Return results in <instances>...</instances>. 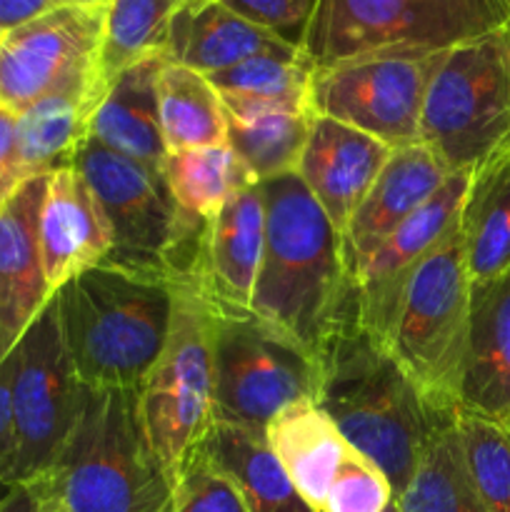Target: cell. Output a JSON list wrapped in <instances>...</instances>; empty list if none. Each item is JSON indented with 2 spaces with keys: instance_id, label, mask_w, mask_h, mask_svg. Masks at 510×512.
Masks as SVG:
<instances>
[{
  "instance_id": "ab89813d",
  "label": "cell",
  "mask_w": 510,
  "mask_h": 512,
  "mask_svg": "<svg viewBox=\"0 0 510 512\" xmlns=\"http://www.w3.org/2000/svg\"><path fill=\"white\" fill-rule=\"evenodd\" d=\"M0 512H40V500L30 485H15L0 500Z\"/></svg>"
},
{
  "instance_id": "6da1fadb",
  "label": "cell",
  "mask_w": 510,
  "mask_h": 512,
  "mask_svg": "<svg viewBox=\"0 0 510 512\" xmlns=\"http://www.w3.org/2000/svg\"><path fill=\"white\" fill-rule=\"evenodd\" d=\"M258 185L265 200V248L250 313L320 360L350 308L340 233L298 173Z\"/></svg>"
},
{
  "instance_id": "8fae6325",
  "label": "cell",
  "mask_w": 510,
  "mask_h": 512,
  "mask_svg": "<svg viewBox=\"0 0 510 512\" xmlns=\"http://www.w3.org/2000/svg\"><path fill=\"white\" fill-rule=\"evenodd\" d=\"M13 468L10 485H30L53 465L78 425L88 388L80 383L55 300L38 315L13 353Z\"/></svg>"
},
{
  "instance_id": "f35d334b",
  "label": "cell",
  "mask_w": 510,
  "mask_h": 512,
  "mask_svg": "<svg viewBox=\"0 0 510 512\" xmlns=\"http://www.w3.org/2000/svg\"><path fill=\"white\" fill-rule=\"evenodd\" d=\"M53 8H58L55 0H0V33L18 28Z\"/></svg>"
},
{
  "instance_id": "ba28073f",
  "label": "cell",
  "mask_w": 510,
  "mask_h": 512,
  "mask_svg": "<svg viewBox=\"0 0 510 512\" xmlns=\"http://www.w3.org/2000/svg\"><path fill=\"white\" fill-rule=\"evenodd\" d=\"M100 200L113 253L105 263L150 270L178 280L190 273L205 225L180 215L160 168L130 160L105 145L85 140L73 160Z\"/></svg>"
},
{
  "instance_id": "5bb4252c",
  "label": "cell",
  "mask_w": 510,
  "mask_h": 512,
  "mask_svg": "<svg viewBox=\"0 0 510 512\" xmlns=\"http://www.w3.org/2000/svg\"><path fill=\"white\" fill-rule=\"evenodd\" d=\"M470 173L473 170L450 175L423 208L415 210L380 243L350 280V318L378 343H388L395 313L415 270L430 250L458 228Z\"/></svg>"
},
{
  "instance_id": "bcb514c9",
  "label": "cell",
  "mask_w": 510,
  "mask_h": 512,
  "mask_svg": "<svg viewBox=\"0 0 510 512\" xmlns=\"http://www.w3.org/2000/svg\"><path fill=\"white\" fill-rule=\"evenodd\" d=\"M505 3H508V10H510V0H505Z\"/></svg>"
},
{
  "instance_id": "83f0119b",
  "label": "cell",
  "mask_w": 510,
  "mask_h": 512,
  "mask_svg": "<svg viewBox=\"0 0 510 512\" xmlns=\"http://www.w3.org/2000/svg\"><path fill=\"white\" fill-rule=\"evenodd\" d=\"M158 120L168 153L228 145V110L208 75L165 60L158 75Z\"/></svg>"
},
{
  "instance_id": "e575fe53",
  "label": "cell",
  "mask_w": 510,
  "mask_h": 512,
  "mask_svg": "<svg viewBox=\"0 0 510 512\" xmlns=\"http://www.w3.org/2000/svg\"><path fill=\"white\" fill-rule=\"evenodd\" d=\"M173 512H248L238 490L198 453L183 465L175 480Z\"/></svg>"
},
{
  "instance_id": "b9f144b4",
  "label": "cell",
  "mask_w": 510,
  "mask_h": 512,
  "mask_svg": "<svg viewBox=\"0 0 510 512\" xmlns=\"http://www.w3.org/2000/svg\"><path fill=\"white\" fill-rule=\"evenodd\" d=\"M13 488H15V485H8V483H5V480H0V500H3L5 495H8Z\"/></svg>"
},
{
  "instance_id": "d6986e66",
  "label": "cell",
  "mask_w": 510,
  "mask_h": 512,
  "mask_svg": "<svg viewBox=\"0 0 510 512\" xmlns=\"http://www.w3.org/2000/svg\"><path fill=\"white\" fill-rule=\"evenodd\" d=\"M458 415L503 430L510 425V275L470 288Z\"/></svg>"
},
{
  "instance_id": "4fadbf2b",
  "label": "cell",
  "mask_w": 510,
  "mask_h": 512,
  "mask_svg": "<svg viewBox=\"0 0 510 512\" xmlns=\"http://www.w3.org/2000/svg\"><path fill=\"white\" fill-rule=\"evenodd\" d=\"M105 5H58L0 33V108L23 113L38 100L98 90Z\"/></svg>"
},
{
  "instance_id": "cb8c5ba5",
  "label": "cell",
  "mask_w": 510,
  "mask_h": 512,
  "mask_svg": "<svg viewBox=\"0 0 510 512\" xmlns=\"http://www.w3.org/2000/svg\"><path fill=\"white\" fill-rule=\"evenodd\" d=\"M195 453L233 483L248 512H318L300 498L265 443V433L213 423Z\"/></svg>"
},
{
  "instance_id": "2e32d148",
  "label": "cell",
  "mask_w": 510,
  "mask_h": 512,
  "mask_svg": "<svg viewBox=\"0 0 510 512\" xmlns=\"http://www.w3.org/2000/svg\"><path fill=\"white\" fill-rule=\"evenodd\" d=\"M48 175L28 180L0 210V365L53 300L38 243Z\"/></svg>"
},
{
  "instance_id": "7c38bea8",
  "label": "cell",
  "mask_w": 510,
  "mask_h": 512,
  "mask_svg": "<svg viewBox=\"0 0 510 512\" xmlns=\"http://www.w3.org/2000/svg\"><path fill=\"white\" fill-rule=\"evenodd\" d=\"M438 55H368L315 68L310 110L338 120L390 148L418 143L425 90Z\"/></svg>"
},
{
  "instance_id": "d590c367",
  "label": "cell",
  "mask_w": 510,
  "mask_h": 512,
  "mask_svg": "<svg viewBox=\"0 0 510 512\" xmlns=\"http://www.w3.org/2000/svg\"><path fill=\"white\" fill-rule=\"evenodd\" d=\"M218 3L300 50L320 0H218Z\"/></svg>"
},
{
  "instance_id": "4dcf8cb0",
  "label": "cell",
  "mask_w": 510,
  "mask_h": 512,
  "mask_svg": "<svg viewBox=\"0 0 510 512\" xmlns=\"http://www.w3.org/2000/svg\"><path fill=\"white\" fill-rule=\"evenodd\" d=\"M183 0H105L98 75L103 88L133 65L163 58Z\"/></svg>"
},
{
  "instance_id": "9a60e30c",
  "label": "cell",
  "mask_w": 510,
  "mask_h": 512,
  "mask_svg": "<svg viewBox=\"0 0 510 512\" xmlns=\"http://www.w3.org/2000/svg\"><path fill=\"white\" fill-rule=\"evenodd\" d=\"M265 248V200L260 185L240 190L205 225L185 278L218 310L250 313Z\"/></svg>"
},
{
  "instance_id": "60d3db41",
  "label": "cell",
  "mask_w": 510,
  "mask_h": 512,
  "mask_svg": "<svg viewBox=\"0 0 510 512\" xmlns=\"http://www.w3.org/2000/svg\"><path fill=\"white\" fill-rule=\"evenodd\" d=\"M55 5H105V0H55Z\"/></svg>"
},
{
  "instance_id": "4316f807",
  "label": "cell",
  "mask_w": 510,
  "mask_h": 512,
  "mask_svg": "<svg viewBox=\"0 0 510 512\" xmlns=\"http://www.w3.org/2000/svg\"><path fill=\"white\" fill-rule=\"evenodd\" d=\"M103 100L98 90L55 93L18 113V153L30 180L73 165L90 138V120Z\"/></svg>"
},
{
  "instance_id": "8992f818",
  "label": "cell",
  "mask_w": 510,
  "mask_h": 512,
  "mask_svg": "<svg viewBox=\"0 0 510 512\" xmlns=\"http://www.w3.org/2000/svg\"><path fill=\"white\" fill-rule=\"evenodd\" d=\"M470 288L473 280L465 265L460 228H455L413 273L385 343L423 398L453 418H460Z\"/></svg>"
},
{
  "instance_id": "74e56055",
  "label": "cell",
  "mask_w": 510,
  "mask_h": 512,
  "mask_svg": "<svg viewBox=\"0 0 510 512\" xmlns=\"http://www.w3.org/2000/svg\"><path fill=\"white\" fill-rule=\"evenodd\" d=\"M10 380H13V355L0 365V480L10 485L13 468V398H10Z\"/></svg>"
},
{
  "instance_id": "7402d4cb",
  "label": "cell",
  "mask_w": 510,
  "mask_h": 512,
  "mask_svg": "<svg viewBox=\"0 0 510 512\" xmlns=\"http://www.w3.org/2000/svg\"><path fill=\"white\" fill-rule=\"evenodd\" d=\"M265 443L283 465L300 498L313 510H323L325 495L350 445L318 400L285 405L265 425Z\"/></svg>"
},
{
  "instance_id": "3957f363",
  "label": "cell",
  "mask_w": 510,
  "mask_h": 512,
  "mask_svg": "<svg viewBox=\"0 0 510 512\" xmlns=\"http://www.w3.org/2000/svg\"><path fill=\"white\" fill-rule=\"evenodd\" d=\"M30 488L40 512H173L175 475L150 443L138 388H88L78 425Z\"/></svg>"
},
{
  "instance_id": "f6af8a7d",
  "label": "cell",
  "mask_w": 510,
  "mask_h": 512,
  "mask_svg": "<svg viewBox=\"0 0 510 512\" xmlns=\"http://www.w3.org/2000/svg\"><path fill=\"white\" fill-rule=\"evenodd\" d=\"M505 433H508V438H510V425H508V428H505Z\"/></svg>"
},
{
  "instance_id": "1f68e13d",
  "label": "cell",
  "mask_w": 510,
  "mask_h": 512,
  "mask_svg": "<svg viewBox=\"0 0 510 512\" xmlns=\"http://www.w3.org/2000/svg\"><path fill=\"white\" fill-rule=\"evenodd\" d=\"M310 113L255 115L235 118L228 115V148L240 158L258 183L298 173L300 155L308 143Z\"/></svg>"
},
{
  "instance_id": "603a6c76",
  "label": "cell",
  "mask_w": 510,
  "mask_h": 512,
  "mask_svg": "<svg viewBox=\"0 0 510 512\" xmlns=\"http://www.w3.org/2000/svg\"><path fill=\"white\" fill-rule=\"evenodd\" d=\"M165 58H150L120 73L90 120V138L130 160L163 170L168 148L158 120V75Z\"/></svg>"
},
{
  "instance_id": "836d02e7",
  "label": "cell",
  "mask_w": 510,
  "mask_h": 512,
  "mask_svg": "<svg viewBox=\"0 0 510 512\" xmlns=\"http://www.w3.org/2000/svg\"><path fill=\"white\" fill-rule=\"evenodd\" d=\"M393 503V485L383 470L350 448L320 512H385Z\"/></svg>"
},
{
  "instance_id": "277c9868",
  "label": "cell",
  "mask_w": 510,
  "mask_h": 512,
  "mask_svg": "<svg viewBox=\"0 0 510 512\" xmlns=\"http://www.w3.org/2000/svg\"><path fill=\"white\" fill-rule=\"evenodd\" d=\"M60 333L85 388H140L173 323L175 280L100 263L55 290Z\"/></svg>"
},
{
  "instance_id": "ac0fdd59",
  "label": "cell",
  "mask_w": 510,
  "mask_h": 512,
  "mask_svg": "<svg viewBox=\"0 0 510 512\" xmlns=\"http://www.w3.org/2000/svg\"><path fill=\"white\" fill-rule=\"evenodd\" d=\"M450 175L453 173L423 143L395 148L390 153L388 163L383 165L368 195L350 218L348 228L340 235L348 280L355 278L365 260L398 225H403L438 193Z\"/></svg>"
},
{
  "instance_id": "7bdbcfd3",
  "label": "cell",
  "mask_w": 510,
  "mask_h": 512,
  "mask_svg": "<svg viewBox=\"0 0 510 512\" xmlns=\"http://www.w3.org/2000/svg\"><path fill=\"white\" fill-rule=\"evenodd\" d=\"M185 5H203V3H210V0H183Z\"/></svg>"
},
{
  "instance_id": "e0dca14e",
  "label": "cell",
  "mask_w": 510,
  "mask_h": 512,
  "mask_svg": "<svg viewBox=\"0 0 510 512\" xmlns=\"http://www.w3.org/2000/svg\"><path fill=\"white\" fill-rule=\"evenodd\" d=\"M38 243L53 293L75 275L105 263L113 253L108 218L75 165L55 170L45 180Z\"/></svg>"
},
{
  "instance_id": "d6a6232c",
  "label": "cell",
  "mask_w": 510,
  "mask_h": 512,
  "mask_svg": "<svg viewBox=\"0 0 510 512\" xmlns=\"http://www.w3.org/2000/svg\"><path fill=\"white\" fill-rule=\"evenodd\" d=\"M465 458L485 512H510V438L498 425L460 418Z\"/></svg>"
},
{
  "instance_id": "44dd1931",
  "label": "cell",
  "mask_w": 510,
  "mask_h": 512,
  "mask_svg": "<svg viewBox=\"0 0 510 512\" xmlns=\"http://www.w3.org/2000/svg\"><path fill=\"white\" fill-rule=\"evenodd\" d=\"M298 53V48L240 18L218 0H210L203 5H180L170 23L163 58L168 63L185 65L195 73L213 75L255 55Z\"/></svg>"
},
{
  "instance_id": "30bf717a",
  "label": "cell",
  "mask_w": 510,
  "mask_h": 512,
  "mask_svg": "<svg viewBox=\"0 0 510 512\" xmlns=\"http://www.w3.org/2000/svg\"><path fill=\"white\" fill-rule=\"evenodd\" d=\"M213 310V423L265 433L285 405L318 398V360L253 313Z\"/></svg>"
},
{
  "instance_id": "9c48e42d",
  "label": "cell",
  "mask_w": 510,
  "mask_h": 512,
  "mask_svg": "<svg viewBox=\"0 0 510 512\" xmlns=\"http://www.w3.org/2000/svg\"><path fill=\"white\" fill-rule=\"evenodd\" d=\"M215 310L188 278L175 280L173 323L140 393V413L155 453L175 475L213 425Z\"/></svg>"
},
{
  "instance_id": "f1b7e54d",
  "label": "cell",
  "mask_w": 510,
  "mask_h": 512,
  "mask_svg": "<svg viewBox=\"0 0 510 512\" xmlns=\"http://www.w3.org/2000/svg\"><path fill=\"white\" fill-rule=\"evenodd\" d=\"M163 173L180 215L200 228L208 225L233 195L258 185L228 145L173 150L165 158Z\"/></svg>"
},
{
  "instance_id": "d4e9b609",
  "label": "cell",
  "mask_w": 510,
  "mask_h": 512,
  "mask_svg": "<svg viewBox=\"0 0 510 512\" xmlns=\"http://www.w3.org/2000/svg\"><path fill=\"white\" fill-rule=\"evenodd\" d=\"M458 228L473 283L510 275V148L470 173Z\"/></svg>"
},
{
  "instance_id": "52a82bcc",
  "label": "cell",
  "mask_w": 510,
  "mask_h": 512,
  "mask_svg": "<svg viewBox=\"0 0 510 512\" xmlns=\"http://www.w3.org/2000/svg\"><path fill=\"white\" fill-rule=\"evenodd\" d=\"M418 143L450 173L510 148V28L443 53L425 90Z\"/></svg>"
},
{
  "instance_id": "484cf974",
  "label": "cell",
  "mask_w": 510,
  "mask_h": 512,
  "mask_svg": "<svg viewBox=\"0 0 510 512\" xmlns=\"http://www.w3.org/2000/svg\"><path fill=\"white\" fill-rule=\"evenodd\" d=\"M315 65L298 55H255L228 70L208 75L223 98L228 115L310 113V80Z\"/></svg>"
},
{
  "instance_id": "5b68a950",
  "label": "cell",
  "mask_w": 510,
  "mask_h": 512,
  "mask_svg": "<svg viewBox=\"0 0 510 512\" xmlns=\"http://www.w3.org/2000/svg\"><path fill=\"white\" fill-rule=\"evenodd\" d=\"M505 28V0H320L300 53L315 68L368 55H438Z\"/></svg>"
},
{
  "instance_id": "ee69618b",
  "label": "cell",
  "mask_w": 510,
  "mask_h": 512,
  "mask_svg": "<svg viewBox=\"0 0 510 512\" xmlns=\"http://www.w3.org/2000/svg\"><path fill=\"white\" fill-rule=\"evenodd\" d=\"M385 512H400V510H398V505H395V503H393V505H390V508H388V510H385Z\"/></svg>"
},
{
  "instance_id": "ffe728a7",
  "label": "cell",
  "mask_w": 510,
  "mask_h": 512,
  "mask_svg": "<svg viewBox=\"0 0 510 512\" xmlns=\"http://www.w3.org/2000/svg\"><path fill=\"white\" fill-rule=\"evenodd\" d=\"M390 153L393 148L378 138L315 115L300 155L298 178L340 235L388 163Z\"/></svg>"
},
{
  "instance_id": "f546056e",
  "label": "cell",
  "mask_w": 510,
  "mask_h": 512,
  "mask_svg": "<svg viewBox=\"0 0 510 512\" xmlns=\"http://www.w3.org/2000/svg\"><path fill=\"white\" fill-rule=\"evenodd\" d=\"M395 505L400 512H485L465 458L458 420L430 438Z\"/></svg>"
},
{
  "instance_id": "7a4b0ae2",
  "label": "cell",
  "mask_w": 510,
  "mask_h": 512,
  "mask_svg": "<svg viewBox=\"0 0 510 512\" xmlns=\"http://www.w3.org/2000/svg\"><path fill=\"white\" fill-rule=\"evenodd\" d=\"M318 363L315 400L345 443L383 470L398 498L430 438L460 418L435 410L388 348L350 318V308Z\"/></svg>"
},
{
  "instance_id": "8d00e7d4",
  "label": "cell",
  "mask_w": 510,
  "mask_h": 512,
  "mask_svg": "<svg viewBox=\"0 0 510 512\" xmlns=\"http://www.w3.org/2000/svg\"><path fill=\"white\" fill-rule=\"evenodd\" d=\"M18 115L0 108V210L10 203L15 193L28 183L18 153Z\"/></svg>"
}]
</instances>
